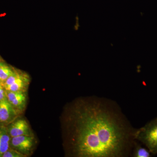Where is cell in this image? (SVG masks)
<instances>
[{
	"label": "cell",
	"instance_id": "10",
	"mask_svg": "<svg viewBox=\"0 0 157 157\" xmlns=\"http://www.w3.org/2000/svg\"><path fill=\"white\" fill-rule=\"evenodd\" d=\"M132 155L134 157H151V152L148 149L142 147L140 144L135 141L133 147Z\"/></svg>",
	"mask_w": 157,
	"mask_h": 157
},
{
	"label": "cell",
	"instance_id": "12",
	"mask_svg": "<svg viewBox=\"0 0 157 157\" xmlns=\"http://www.w3.org/2000/svg\"><path fill=\"white\" fill-rule=\"evenodd\" d=\"M7 99L6 90L3 86L2 84L0 83V101Z\"/></svg>",
	"mask_w": 157,
	"mask_h": 157
},
{
	"label": "cell",
	"instance_id": "14",
	"mask_svg": "<svg viewBox=\"0 0 157 157\" xmlns=\"http://www.w3.org/2000/svg\"><path fill=\"white\" fill-rule=\"evenodd\" d=\"M0 83H1V81H0Z\"/></svg>",
	"mask_w": 157,
	"mask_h": 157
},
{
	"label": "cell",
	"instance_id": "3",
	"mask_svg": "<svg viewBox=\"0 0 157 157\" xmlns=\"http://www.w3.org/2000/svg\"><path fill=\"white\" fill-rule=\"evenodd\" d=\"M29 82L27 74L14 70V73L2 83L4 88L9 91H24Z\"/></svg>",
	"mask_w": 157,
	"mask_h": 157
},
{
	"label": "cell",
	"instance_id": "4",
	"mask_svg": "<svg viewBox=\"0 0 157 157\" xmlns=\"http://www.w3.org/2000/svg\"><path fill=\"white\" fill-rule=\"evenodd\" d=\"M34 144L35 140L33 135H21L11 137L10 143L12 148L25 155L30 152Z\"/></svg>",
	"mask_w": 157,
	"mask_h": 157
},
{
	"label": "cell",
	"instance_id": "5",
	"mask_svg": "<svg viewBox=\"0 0 157 157\" xmlns=\"http://www.w3.org/2000/svg\"><path fill=\"white\" fill-rule=\"evenodd\" d=\"M17 115V110L7 99L0 101V123H11L16 119Z\"/></svg>",
	"mask_w": 157,
	"mask_h": 157
},
{
	"label": "cell",
	"instance_id": "9",
	"mask_svg": "<svg viewBox=\"0 0 157 157\" xmlns=\"http://www.w3.org/2000/svg\"><path fill=\"white\" fill-rule=\"evenodd\" d=\"M14 70L9 65L2 61L0 62V81L2 83L11 74L14 73Z\"/></svg>",
	"mask_w": 157,
	"mask_h": 157
},
{
	"label": "cell",
	"instance_id": "1",
	"mask_svg": "<svg viewBox=\"0 0 157 157\" xmlns=\"http://www.w3.org/2000/svg\"><path fill=\"white\" fill-rule=\"evenodd\" d=\"M68 155L123 157L131 155L136 129L112 101L95 97L70 103L63 117Z\"/></svg>",
	"mask_w": 157,
	"mask_h": 157
},
{
	"label": "cell",
	"instance_id": "8",
	"mask_svg": "<svg viewBox=\"0 0 157 157\" xmlns=\"http://www.w3.org/2000/svg\"><path fill=\"white\" fill-rule=\"evenodd\" d=\"M11 138L8 128L0 125V157L10 148Z\"/></svg>",
	"mask_w": 157,
	"mask_h": 157
},
{
	"label": "cell",
	"instance_id": "11",
	"mask_svg": "<svg viewBox=\"0 0 157 157\" xmlns=\"http://www.w3.org/2000/svg\"><path fill=\"white\" fill-rule=\"evenodd\" d=\"M25 155L17 151L14 148H9L3 154L2 157H24Z\"/></svg>",
	"mask_w": 157,
	"mask_h": 157
},
{
	"label": "cell",
	"instance_id": "6",
	"mask_svg": "<svg viewBox=\"0 0 157 157\" xmlns=\"http://www.w3.org/2000/svg\"><path fill=\"white\" fill-rule=\"evenodd\" d=\"M8 130L11 138L21 135H32L28 123L23 119L13 121Z\"/></svg>",
	"mask_w": 157,
	"mask_h": 157
},
{
	"label": "cell",
	"instance_id": "13",
	"mask_svg": "<svg viewBox=\"0 0 157 157\" xmlns=\"http://www.w3.org/2000/svg\"><path fill=\"white\" fill-rule=\"evenodd\" d=\"M2 61V59H1V57H0V62Z\"/></svg>",
	"mask_w": 157,
	"mask_h": 157
},
{
	"label": "cell",
	"instance_id": "7",
	"mask_svg": "<svg viewBox=\"0 0 157 157\" xmlns=\"http://www.w3.org/2000/svg\"><path fill=\"white\" fill-rule=\"evenodd\" d=\"M6 95L8 101L16 110H21L24 108L26 101V96L24 91L6 90Z\"/></svg>",
	"mask_w": 157,
	"mask_h": 157
},
{
	"label": "cell",
	"instance_id": "2",
	"mask_svg": "<svg viewBox=\"0 0 157 157\" xmlns=\"http://www.w3.org/2000/svg\"><path fill=\"white\" fill-rule=\"evenodd\" d=\"M135 140H139L147 147L152 154H157V118L144 126L136 129Z\"/></svg>",
	"mask_w": 157,
	"mask_h": 157
}]
</instances>
